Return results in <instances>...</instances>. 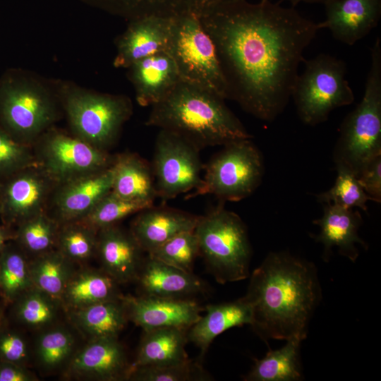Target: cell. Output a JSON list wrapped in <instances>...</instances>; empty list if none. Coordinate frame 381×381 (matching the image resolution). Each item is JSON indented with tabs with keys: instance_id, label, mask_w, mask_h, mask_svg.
I'll return each instance as SVG.
<instances>
[{
	"instance_id": "obj_48",
	"label": "cell",
	"mask_w": 381,
	"mask_h": 381,
	"mask_svg": "<svg viewBox=\"0 0 381 381\" xmlns=\"http://www.w3.org/2000/svg\"><path fill=\"white\" fill-rule=\"evenodd\" d=\"M3 320V318H2V314H1V308H0V322Z\"/></svg>"
},
{
	"instance_id": "obj_20",
	"label": "cell",
	"mask_w": 381,
	"mask_h": 381,
	"mask_svg": "<svg viewBox=\"0 0 381 381\" xmlns=\"http://www.w3.org/2000/svg\"><path fill=\"white\" fill-rule=\"evenodd\" d=\"M199 217L181 210L152 205L138 213L130 231L143 250L149 253L176 235L194 230Z\"/></svg>"
},
{
	"instance_id": "obj_39",
	"label": "cell",
	"mask_w": 381,
	"mask_h": 381,
	"mask_svg": "<svg viewBox=\"0 0 381 381\" xmlns=\"http://www.w3.org/2000/svg\"><path fill=\"white\" fill-rule=\"evenodd\" d=\"M337 170V176L334 186L329 190L318 195L319 201L347 209L358 207L366 211L367 202L370 198L363 190L356 176L344 169Z\"/></svg>"
},
{
	"instance_id": "obj_27",
	"label": "cell",
	"mask_w": 381,
	"mask_h": 381,
	"mask_svg": "<svg viewBox=\"0 0 381 381\" xmlns=\"http://www.w3.org/2000/svg\"><path fill=\"white\" fill-rule=\"evenodd\" d=\"M117 282L103 270L83 269L74 271L60 302L71 311L109 300L119 299Z\"/></svg>"
},
{
	"instance_id": "obj_31",
	"label": "cell",
	"mask_w": 381,
	"mask_h": 381,
	"mask_svg": "<svg viewBox=\"0 0 381 381\" xmlns=\"http://www.w3.org/2000/svg\"><path fill=\"white\" fill-rule=\"evenodd\" d=\"M29 262L25 253L14 240L0 252V296L6 303H13L34 287Z\"/></svg>"
},
{
	"instance_id": "obj_42",
	"label": "cell",
	"mask_w": 381,
	"mask_h": 381,
	"mask_svg": "<svg viewBox=\"0 0 381 381\" xmlns=\"http://www.w3.org/2000/svg\"><path fill=\"white\" fill-rule=\"evenodd\" d=\"M0 322V361L25 366L28 358V344L18 332Z\"/></svg>"
},
{
	"instance_id": "obj_6",
	"label": "cell",
	"mask_w": 381,
	"mask_h": 381,
	"mask_svg": "<svg viewBox=\"0 0 381 381\" xmlns=\"http://www.w3.org/2000/svg\"><path fill=\"white\" fill-rule=\"evenodd\" d=\"M56 86L74 135L104 150L113 145L133 114L131 99L87 90L71 82L56 81Z\"/></svg>"
},
{
	"instance_id": "obj_45",
	"label": "cell",
	"mask_w": 381,
	"mask_h": 381,
	"mask_svg": "<svg viewBox=\"0 0 381 381\" xmlns=\"http://www.w3.org/2000/svg\"><path fill=\"white\" fill-rule=\"evenodd\" d=\"M236 0H187L188 10L198 16L219 5Z\"/></svg>"
},
{
	"instance_id": "obj_34",
	"label": "cell",
	"mask_w": 381,
	"mask_h": 381,
	"mask_svg": "<svg viewBox=\"0 0 381 381\" xmlns=\"http://www.w3.org/2000/svg\"><path fill=\"white\" fill-rule=\"evenodd\" d=\"M97 233L80 219L61 224L56 249L73 263L87 261L96 255Z\"/></svg>"
},
{
	"instance_id": "obj_26",
	"label": "cell",
	"mask_w": 381,
	"mask_h": 381,
	"mask_svg": "<svg viewBox=\"0 0 381 381\" xmlns=\"http://www.w3.org/2000/svg\"><path fill=\"white\" fill-rule=\"evenodd\" d=\"M188 329L164 327L145 330L131 370L147 365L178 363L188 359Z\"/></svg>"
},
{
	"instance_id": "obj_28",
	"label": "cell",
	"mask_w": 381,
	"mask_h": 381,
	"mask_svg": "<svg viewBox=\"0 0 381 381\" xmlns=\"http://www.w3.org/2000/svg\"><path fill=\"white\" fill-rule=\"evenodd\" d=\"M71 318L91 339L118 337L128 320L121 297L73 310Z\"/></svg>"
},
{
	"instance_id": "obj_44",
	"label": "cell",
	"mask_w": 381,
	"mask_h": 381,
	"mask_svg": "<svg viewBox=\"0 0 381 381\" xmlns=\"http://www.w3.org/2000/svg\"><path fill=\"white\" fill-rule=\"evenodd\" d=\"M35 375L25 366L0 361V381H34Z\"/></svg>"
},
{
	"instance_id": "obj_25",
	"label": "cell",
	"mask_w": 381,
	"mask_h": 381,
	"mask_svg": "<svg viewBox=\"0 0 381 381\" xmlns=\"http://www.w3.org/2000/svg\"><path fill=\"white\" fill-rule=\"evenodd\" d=\"M111 191L129 200L153 203L157 198L151 164L135 153L116 155Z\"/></svg>"
},
{
	"instance_id": "obj_2",
	"label": "cell",
	"mask_w": 381,
	"mask_h": 381,
	"mask_svg": "<svg viewBox=\"0 0 381 381\" xmlns=\"http://www.w3.org/2000/svg\"><path fill=\"white\" fill-rule=\"evenodd\" d=\"M244 296L252 308L250 326L265 341L303 340L322 291L312 262L271 252L253 272Z\"/></svg>"
},
{
	"instance_id": "obj_49",
	"label": "cell",
	"mask_w": 381,
	"mask_h": 381,
	"mask_svg": "<svg viewBox=\"0 0 381 381\" xmlns=\"http://www.w3.org/2000/svg\"><path fill=\"white\" fill-rule=\"evenodd\" d=\"M1 186H2V183H0V193H1Z\"/></svg>"
},
{
	"instance_id": "obj_16",
	"label": "cell",
	"mask_w": 381,
	"mask_h": 381,
	"mask_svg": "<svg viewBox=\"0 0 381 381\" xmlns=\"http://www.w3.org/2000/svg\"><path fill=\"white\" fill-rule=\"evenodd\" d=\"M131 371L117 337L91 339L70 359L67 373L78 378L103 381L128 380Z\"/></svg>"
},
{
	"instance_id": "obj_37",
	"label": "cell",
	"mask_w": 381,
	"mask_h": 381,
	"mask_svg": "<svg viewBox=\"0 0 381 381\" xmlns=\"http://www.w3.org/2000/svg\"><path fill=\"white\" fill-rule=\"evenodd\" d=\"M147 255L179 270L192 272L194 262L200 255L194 230L176 235Z\"/></svg>"
},
{
	"instance_id": "obj_17",
	"label": "cell",
	"mask_w": 381,
	"mask_h": 381,
	"mask_svg": "<svg viewBox=\"0 0 381 381\" xmlns=\"http://www.w3.org/2000/svg\"><path fill=\"white\" fill-rule=\"evenodd\" d=\"M173 17L147 16L128 21L115 41L113 65L128 68L133 64L167 50Z\"/></svg>"
},
{
	"instance_id": "obj_21",
	"label": "cell",
	"mask_w": 381,
	"mask_h": 381,
	"mask_svg": "<svg viewBox=\"0 0 381 381\" xmlns=\"http://www.w3.org/2000/svg\"><path fill=\"white\" fill-rule=\"evenodd\" d=\"M126 69L135 99L142 107H152L161 101L181 80L175 63L166 51L144 58Z\"/></svg>"
},
{
	"instance_id": "obj_30",
	"label": "cell",
	"mask_w": 381,
	"mask_h": 381,
	"mask_svg": "<svg viewBox=\"0 0 381 381\" xmlns=\"http://www.w3.org/2000/svg\"><path fill=\"white\" fill-rule=\"evenodd\" d=\"M73 264L56 248L35 256L29 262L33 286L60 302L64 290L74 272Z\"/></svg>"
},
{
	"instance_id": "obj_47",
	"label": "cell",
	"mask_w": 381,
	"mask_h": 381,
	"mask_svg": "<svg viewBox=\"0 0 381 381\" xmlns=\"http://www.w3.org/2000/svg\"><path fill=\"white\" fill-rule=\"evenodd\" d=\"M289 1L292 6L297 5L301 2L308 4H324L327 0H286Z\"/></svg>"
},
{
	"instance_id": "obj_5",
	"label": "cell",
	"mask_w": 381,
	"mask_h": 381,
	"mask_svg": "<svg viewBox=\"0 0 381 381\" xmlns=\"http://www.w3.org/2000/svg\"><path fill=\"white\" fill-rule=\"evenodd\" d=\"M370 66L362 100L344 119L334 152L337 169L356 176L370 160L381 155V42L370 48Z\"/></svg>"
},
{
	"instance_id": "obj_8",
	"label": "cell",
	"mask_w": 381,
	"mask_h": 381,
	"mask_svg": "<svg viewBox=\"0 0 381 381\" xmlns=\"http://www.w3.org/2000/svg\"><path fill=\"white\" fill-rule=\"evenodd\" d=\"M166 52L174 60L181 80L229 99L215 46L197 15L186 11L173 17Z\"/></svg>"
},
{
	"instance_id": "obj_33",
	"label": "cell",
	"mask_w": 381,
	"mask_h": 381,
	"mask_svg": "<svg viewBox=\"0 0 381 381\" xmlns=\"http://www.w3.org/2000/svg\"><path fill=\"white\" fill-rule=\"evenodd\" d=\"M59 225L47 211L41 212L16 227L14 241L26 255H39L56 248Z\"/></svg>"
},
{
	"instance_id": "obj_1",
	"label": "cell",
	"mask_w": 381,
	"mask_h": 381,
	"mask_svg": "<svg viewBox=\"0 0 381 381\" xmlns=\"http://www.w3.org/2000/svg\"><path fill=\"white\" fill-rule=\"evenodd\" d=\"M198 17L215 46L229 99L258 119L274 120L291 97L318 23L270 0H236Z\"/></svg>"
},
{
	"instance_id": "obj_19",
	"label": "cell",
	"mask_w": 381,
	"mask_h": 381,
	"mask_svg": "<svg viewBox=\"0 0 381 381\" xmlns=\"http://www.w3.org/2000/svg\"><path fill=\"white\" fill-rule=\"evenodd\" d=\"M143 252L130 231L116 224L98 230L96 255L102 270L117 283L136 281L144 260Z\"/></svg>"
},
{
	"instance_id": "obj_9",
	"label": "cell",
	"mask_w": 381,
	"mask_h": 381,
	"mask_svg": "<svg viewBox=\"0 0 381 381\" xmlns=\"http://www.w3.org/2000/svg\"><path fill=\"white\" fill-rule=\"evenodd\" d=\"M303 62L305 68L296 78L291 97L304 123H322L334 109L353 103L354 95L346 78L343 60L320 54Z\"/></svg>"
},
{
	"instance_id": "obj_41",
	"label": "cell",
	"mask_w": 381,
	"mask_h": 381,
	"mask_svg": "<svg viewBox=\"0 0 381 381\" xmlns=\"http://www.w3.org/2000/svg\"><path fill=\"white\" fill-rule=\"evenodd\" d=\"M74 342L72 334L64 328L45 332L40 336L37 343L40 363L48 369L61 365L71 356Z\"/></svg>"
},
{
	"instance_id": "obj_24",
	"label": "cell",
	"mask_w": 381,
	"mask_h": 381,
	"mask_svg": "<svg viewBox=\"0 0 381 381\" xmlns=\"http://www.w3.org/2000/svg\"><path fill=\"white\" fill-rule=\"evenodd\" d=\"M205 311L187 332L188 341L200 350L201 358L218 335L232 327L250 325L252 322V308L245 296L231 302L210 304Z\"/></svg>"
},
{
	"instance_id": "obj_14",
	"label": "cell",
	"mask_w": 381,
	"mask_h": 381,
	"mask_svg": "<svg viewBox=\"0 0 381 381\" xmlns=\"http://www.w3.org/2000/svg\"><path fill=\"white\" fill-rule=\"evenodd\" d=\"M112 165L58 184L50 200L52 215L59 224L80 219L111 190Z\"/></svg>"
},
{
	"instance_id": "obj_32",
	"label": "cell",
	"mask_w": 381,
	"mask_h": 381,
	"mask_svg": "<svg viewBox=\"0 0 381 381\" xmlns=\"http://www.w3.org/2000/svg\"><path fill=\"white\" fill-rule=\"evenodd\" d=\"M128 21L147 16L174 17L189 11L187 0H81Z\"/></svg>"
},
{
	"instance_id": "obj_43",
	"label": "cell",
	"mask_w": 381,
	"mask_h": 381,
	"mask_svg": "<svg viewBox=\"0 0 381 381\" xmlns=\"http://www.w3.org/2000/svg\"><path fill=\"white\" fill-rule=\"evenodd\" d=\"M370 200L381 202V155L367 163L356 176Z\"/></svg>"
},
{
	"instance_id": "obj_13",
	"label": "cell",
	"mask_w": 381,
	"mask_h": 381,
	"mask_svg": "<svg viewBox=\"0 0 381 381\" xmlns=\"http://www.w3.org/2000/svg\"><path fill=\"white\" fill-rule=\"evenodd\" d=\"M58 184L38 164L28 167L2 183L0 218L2 224L16 227L48 209Z\"/></svg>"
},
{
	"instance_id": "obj_40",
	"label": "cell",
	"mask_w": 381,
	"mask_h": 381,
	"mask_svg": "<svg viewBox=\"0 0 381 381\" xmlns=\"http://www.w3.org/2000/svg\"><path fill=\"white\" fill-rule=\"evenodd\" d=\"M36 164L35 155L30 145L16 140L0 128V183Z\"/></svg>"
},
{
	"instance_id": "obj_12",
	"label": "cell",
	"mask_w": 381,
	"mask_h": 381,
	"mask_svg": "<svg viewBox=\"0 0 381 381\" xmlns=\"http://www.w3.org/2000/svg\"><path fill=\"white\" fill-rule=\"evenodd\" d=\"M193 144L174 133L160 130L151 164L157 197L164 200L198 189L204 168Z\"/></svg>"
},
{
	"instance_id": "obj_11",
	"label": "cell",
	"mask_w": 381,
	"mask_h": 381,
	"mask_svg": "<svg viewBox=\"0 0 381 381\" xmlns=\"http://www.w3.org/2000/svg\"><path fill=\"white\" fill-rule=\"evenodd\" d=\"M37 140V163L57 184L107 169L115 157L75 135L51 128Z\"/></svg>"
},
{
	"instance_id": "obj_7",
	"label": "cell",
	"mask_w": 381,
	"mask_h": 381,
	"mask_svg": "<svg viewBox=\"0 0 381 381\" xmlns=\"http://www.w3.org/2000/svg\"><path fill=\"white\" fill-rule=\"evenodd\" d=\"M200 255L220 284L250 276L251 246L245 224L236 213L219 205L200 216L194 229Z\"/></svg>"
},
{
	"instance_id": "obj_15",
	"label": "cell",
	"mask_w": 381,
	"mask_h": 381,
	"mask_svg": "<svg viewBox=\"0 0 381 381\" xmlns=\"http://www.w3.org/2000/svg\"><path fill=\"white\" fill-rule=\"evenodd\" d=\"M128 320L143 331L164 327L188 329L204 310L192 299L162 298L152 296H121Z\"/></svg>"
},
{
	"instance_id": "obj_38",
	"label": "cell",
	"mask_w": 381,
	"mask_h": 381,
	"mask_svg": "<svg viewBox=\"0 0 381 381\" xmlns=\"http://www.w3.org/2000/svg\"><path fill=\"white\" fill-rule=\"evenodd\" d=\"M211 377L199 361H185L163 365H147L133 369L128 380L134 381H204Z\"/></svg>"
},
{
	"instance_id": "obj_35",
	"label": "cell",
	"mask_w": 381,
	"mask_h": 381,
	"mask_svg": "<svg viewBox=\"0 0 381 381\" xmlns=\"http://www.w3.org/2000/svg\"><path fill=\"white\" fill-rule=\"evenodd\" d=\"M152 205L149 202L123 198L111 190L80 220L99 230Z\"/></svg>"
},
{
	"instance_id": "obj_3",
	"label": "cell",
	"mask_w": 381,
	"mask_h": 381,
	"mask_svg": "<svg viewBox=\"0 0 381 381\" xmlns=\"http://www.w3.org/2000/svg\"><path fill=\"white\" fill-rule=\"evenodd\" d=\"M224 100L208 90L180 80L152 106L145 124L179 135L200 150L251 138Z\"/></svg>"
},
{
	"instance_id": "obj_10",
	"label": "cell",
	"mask_w": 381,
	"mask_h": 381,
	"mask_svg": "<svg viewBox=\"0 0 381 381\" xmlns=\"http://www.w3.org/2000/svg\"><path fill=\"white\" fill-rule=\"evenodd\" d=\"M204 169L201 186L187 199L211 194L222 201H239L259 186L264 170L262 155L250 138L224 145Z\"/></svg>"
},
{
	"instance_id": "obj_18",
	"label": "cell",
	"mask_w": 381,
	"mask_h": 381,
	"mask_svg": "<svg viewBox=\"0 0 381 381\" xmlns=\"http://www.w3.org/2000/svg\"><path fill=\"white\" fill-rule=\"evenodd\" d=\"M325 19L319 29H328L337 40L353 45L377 26L381 0H327Z\"/></svg>"
},
{
	"instance_id": "obj_46",
	"label": "cell",
	"mask_w": 381,
	"mask_h": 381,
	"mask_svg": "<svg viewBox=\"0 0 381 381\" xmlns=\"http://www.w3.org/2000/svg\"><path fill=\"white\" fill-rule=\"evenodd\" d=\"M14 239L15 230L4 224L0 225V252L8 242Z\"/></svg>"
},
{
	"instance_id": "obj_23",
	"label": "cell",
	"mask_w": 381,
	"mask_h": 381,
	"mask_svg": "<svg viewBox=\"0 0 381 381\" xmlns=\"http://www.w3.org/2000/svg\"><path fill=\"white\" fill-rule=\"evenodd\" d=\"M362 217L358 211L327 203L322 217L313 223L320 226L315 241L324 246L327 259L332 248L339 253L355 262L359 255L356 244L367 248L366 243L358 236Z\"/></svg>"
},
{
	"instance_id": "obj_29",
	"label": "cell",
	"mask_w": 381,
	"mask_h": 381,
	"mask_svg": "<svg viewBox=\"0 0 381 381\" xmlns=\"http://www.w3.org/2000/svg\"><path fill=\"white\" fill-rule=\"evenodd\" d=\"M301 339L292 338L279 349L270 350L243 377L246 381H298L302 380Z\"/></svg>"
},
{
	"instance_id": "obj_36",
	"label": "cell",
	"mask_w": 381,
	"mask_h": 381,
	"mask_svg": "<svg viewBox=\"0 0 381 381\" xmlns=\"http://www.w3.org/2000/svg\"><path fill=\"white\" fill-rule=\"evenodd\" d=\"M56 300L33 287L13 303L12 314L16 321L30 327H42L56 317Z\"/></svg>"
},
{
	"instance_id": "obj_22",
	"label": "cell",
	"mask_w": 381,
	"mask_h": 381,
	"mask_svg": "<svg viewBox=\"0 0 381 381\" xmlns=\"http://www.w3.org/2000/svg\"><path fill=\"white\" fill-rule=\"evenodd\" d=\"M141 295L162 298L191 299L207 290L205 282L147 255L143 260L136 281Z\"/></svg>"
},
{
	"instance_id": "obj_4",
	"label": "cell",
	"mask_w": 381,
	"mask_h": 381,
	"mask_svg": "<svg viewBox=\"0 0 381 381\" xmlns=\"http://www.w3.org/2000/svg\"><path fill=\"white\" fill-rule=\"evenodd\" d=\"M63 110L56 81L12 68L0 76V128L30 145L49 129Z\"/></svg>"
}]
</instances>
